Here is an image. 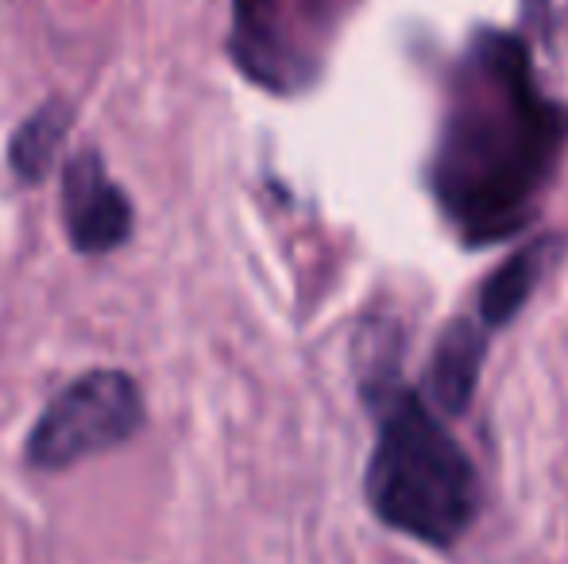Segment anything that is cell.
<instances>
[{
    "label": "cell",
    "instance_id": "1",
    "mask_svg": "<svg viewBox=\"0 0 568 564\" xmlns=\"http://www.w3.org/2000/svg\"><path fill=\"white\" fill-rule=\"evenodd\" d=\"M565 147L568 109L541 93L530 47L510 31H476L453 66L426 171L460 244L491 248L523 233Z\"/></svg>",
    "mask_w": 568,
    "mask_h": 564
},
{
    "label": "cell",
    "instance_id": "2",
    "mask_svg": "<svg viewBox=\"0 0 568 564\" xmlns=\"http://www.w3.org/2000/svg\"><path fill=\"white\" fill-rule=\"evenodd\" d=\"M359 399L372 410L375 444L364 468V499L395 534L429 550H453L479 519V472L442 414L403 376L395 321L367 325L356 345Z\"/></svg>",
    "mask_w": 568,
    "mask_h": 564
},
{
    "label": "cell",
    "instance_id": "3",
    "mask_svg": "<svg viewBox=\"0 0 568 564\" xmlns=\"http://www.w3.org/2000/svg\"><path fill=\"white\" fill-rule=\"evenodd\" d=\"M359 0H232L229 54L260 90L298 98L322 82Z\"/></svg>",
    "mask_w": 568,
    "mask_h": 564
},
{
    "label": "cell",
    "instance_id": "4",
    "mask_svg": "<svg viewBox=\"0 0 568 564\" xmlns=\"http://www.w3.org/2000/svg\"><path fill=\"white\" fill-rule=\"evenodd\" d=\"M143 422V391L128 371H85L43 407L28 433V464L39 472H67L82 460L128 444Z\"/></svg>",
    "mask_w": 568,
    "mask_h": 564
},
{
    "label": "cell",
    "instance_id": "5",
    "mask_svg": "<svg viewBox=\"0 0 568 564\" xmlns=\"http://www.w3.org/2000/svg\"><path fill=\"white\" fill-rule=\"evenodd\" d=\"M62 225L78 256H109L132 236V202L98 147H82L62 163Z\"/></svg>",
    "mask_w": 568,
    "mask_h": 564
},
{
    "label": "cell",
    "instance_id": "6",
    "mask_svg": "<svg viewBox=\"0 0 568 564\" xmlns=\"http://www.w3.org/2000/svg\"><path fill=\"white\" fill-rule=\"evenodd\" d=\"M487 340L491 332L476 317H449L445 329L437 332L434 352L426 368V391L442 418H460L476 402L479 376L487 363Z\"/></svg>",
    "mask_w": 568,
    "mask_h": 564
},
{
    "label": "cell",
    "instance_id": "7",
    "mask_svg": "<svg viewBox=\"0 0 568 564\" xmlns=\"http://www.w3.org/2000/svg\"><path fill=\"white\" fill-rule=\"evenodd\" d=\"M554 248H557L554 236H534V240L518 244L495 271H487V279L479 283V294H476V314H471L487 332L507 329V325L530 306Z\"/></svg>",
    "mask_w": 568,
    "mask_h": 564
},
{
    "label": "cell",
    "instance_id": "8",
    "mask_svg": "<svg viewBox=\"0 0 568 564\" xmlns=\"http://www.w3.org/2000/svg\"><path fill=\"white\" fill-rule=\"evenodd\" d=\"M70 129H74V109L62 98H51L23 116V124L8 140V166L20 182H43L47 174L59 166L62 143H67Z\"/></svg>",
    "mask_w": 568,
    "mask_h": 564
}]
</instances>
